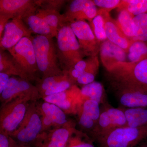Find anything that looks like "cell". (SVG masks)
<instances>
[{"mask_svg": "<svg viewBox=\"0 0 147 147\" xmlns=\"http://www.w3.org/2000/svg\"><path fill=\"white\" fill-rule=\"evenodd\" d=\"M115 88H129L147 91V59L139 62H122L108 71Z\"/></svg>", "mask_w": 147, "mask_h": 147, "instance_id": "obj_1", "label": "cell"}, {"mask_svg": "<svg viewBox=\"0 0 147 147\" xmlns=\"http://www.w3.org/2000/svg\"><path fill=\"white\" fill-rule=\"evenodd\" d=\"M32 41L37 65L43 79L64 74L65 71L62 70L58 65L57 47L53 38L37 35L32 38Z\"/></svg>", "mask_w": 147, "mask_h": 147, "instance_id": "obj_2", "label": "cell"}, {"mask_svg": "<svg viewBox=\"0 0 147 147\" xmlns=\"http://www.w3.org/2000/svg\"><path fill=\"white\" fill-rule=\"evenodd\" d=\"M58 61L63 71H67L83 60L82 53L77 38L69 25L62 27L57 35Z\"/></svg>", "mask_w": 147, "mask_h": 147, "instance_id": "obj_3", "label": "cell"}, {"mask_svg": "<svg viewBox=\"0 0 147 147\" xmlns=\"http://www.w3.org/2000/svg\"><path fill=\"white\" fill-rule=\"evenodd\" d=\"M147 139V125L115 129L96 139L99 147H135Z\"/></svg>", "mask_w": 147, "mask_h": 147, "instance_id": "obj_4", "label": "cell"}, {"mask_svg": "<svg viewBox=\"0 0 147 147\" xmlns=\"http://www.w3.org/2000/svg\"><path fill=\"white\" fill-rule=\"evenodd\" d=\"M31 96L17 97L3 103L0 111V132L10 136L17 129L25 117Z\"/></svg>", "mask_w": 147, "mask_h": 147, "instance_id": "obj_5", "label": "cell"}, {"mask_svg": "<svg viewBox=\"0 0 147 147\" xmlns=\"http://www.w3.org/2000/svg\"><path fill=\"white\" fill-rule=\"evenodd\" d=\"M42 122L34 102L29 105L25 117L10 137L28 147L32 144L42 132Z\"/></svg>", "mask_w": 147, "mask_h": 147, "instance_id": "obj_6", "label": "cell"}, {"mask_svg": "<svg viewBox=\"0 0 147 147\" xmlns=\"http://www.w3.org/2000/svg\"><path fill=\"white\" fill-rule=\"evenodd\" d=\"M32 38H23L15 46L7 50L28 81L34 79L39 71Z\"/></svg>", "mask_w": 147, "mask_h": 147, "instance_id": "obj_7", "label": "cell"}, {"mask_svg": "<svg viewBox=\"0 0 147 147\" xmlns=\"http://www.w3.org/2000/svg\"><path fill=\"white\" fill-rule=\"evenodd\" d=\"M126 126L123 109L107 107L101 110L99 119L92 132L93 137L95 140L115 129Z\"/></svg>", "mask_w": 147, "mask_h": 147, "instance_id": "obj_8", "label": "cell"}, {"mask_svg": "<svg viewBox=\"0 0 147 147\" xmlns=\"http://www.w3.org/2000/svg\"><path fill=\"white\" fill-rule=\"evenodd\" d=\"M84 56H97L100 52V42L96 37L90 26L86 21H75L70 24Z\"/></svg>", "mask_w": 147, "mask_h": 147, "instance_id": "obj_9", "label": "cell"}, {"mask_svg": "<svg viewBox=\"0 0 147 147\" xmlns=\"http://www.w3.org/2000/svg\"><path fill=\"white\" fill-rule=\"evenodd\" d=\"M32 32L22 19H11L6 25L2 36L0 38L1 50L5 51L13 47L23 38H32Z\"/></svg>", "mask_w": 147, "mask_h": 147, "instance_id": "obj_10", "label": "cell"}, {"mask_svg": "<svg viewBox=\"0 0 147 147\" xmlns=\"http://www.w3.org/2000/svg\"><path fill=\"white\" fill-rule=\"evenodd\" d=\"M75 131L73 125L68 123L48 133L41 132L32 145L34 147H66L69 138Z\"/></svg>", "mask_w": 147, "mask_h": 147, "instance_id": "obj_11", "label": "cell"}, {"mask_svg": "<svg viewBox=\"0 0 147 147\" xmlns=\"http://www.w3.org/2000/svg\"><path fill=\"white\" fill-rule=\"evenodd\" d=\"M39 95L37 87L29 81L11 77L5 89L1 94V100L5 103L16 98L25 96H31L35 100Z\"/></svg>", "mask_w": 147, "mask_h": 147, "instance_id": "obj_12", "label": "cell"}, {"mask_svg": "<svg viewBox=\"0 0 147 147\" xmlns=\"http://www.w3.org/2000/svg\"><path fill=\"white\" fill-rule=\"evenodd\" d=\"M37 6L32 0H0V14L10 17L11 19L24 20L36 14Z\"/></svg>", "mask_w": 147, "mask_h": 147, "instance_id": "obj_13", "label": "cell"}, {"mask_svg": "<svg viewBox=\"0 0 147 147\" xmlns=\"http://www.w3.org/2000/svg\"><path fill=\"white\" fill-rule=\"evenodd\" d=\"M98 11L93 1L74 0L70 3L63 15L66 23L69 22L71 24L75 21L86 20L91 22L97 15Z\"/></svg>", "mask_w": 147, "mask_h": 147, "instance_id": "obj_14", "label": "cell"}, {"mask_svg": "<svg viewBox=\"0 0 147 147\" xmlns=\"http://www.w3.org/2000/svg\"><path fill=\"white\" fill-rule=\"evenodd\" d=\"M99 54L101 62L108 72L121 63L127 61L125 50L108 39L101 42Z\"/></svg>", "mask_w": 147, "mask_h": 147, "instance_id": "obj_15", "label": "cell"}, {"mask_svg": "<svg viewBox=\"0 0 147 147\" xmlns=\"http://www.w3.org/2000/svg\"><path fill=\"white\" fill-rule=\"evenodd\" d=\"M105 21V33L107 39L125 50L127 53L131 43V40L125 36L119 26L117 21L110 16V11L102 9L98 10Z\"/></svg>", "mask_w": 147, "mask_h": 147, "instance_id": "obj_16", "label": "cell"}, {"mask_svg": "<svg viewBox=\"0 0 147 147\" xmlns=\"http://www.w3.org/2000/svg\"><path fill=\"white\" fill-rule=\"evenodd\" d=\"M119 103L126 108H147V91L129 88H116Z\"/></svg>", "mask_w": 147, "mask_h": 147, "instance_id": "obj_17", "label": "cell"}, {"mask_svg": "<svg viewBox=\"0 0 147 147\" xmlns=\"http://www.w3.org/2000/svg\"><path fill=\"white\" fill-rule=\"evenodd\" d=\"M36 14L45 20L50 26L54 37H57L59 30L66 23L63 14H61L59 11L55 9H39Z\"/></svg>", "mask_w": 147, "mask_h": 147, "instance_id": "obj_18", "label": "cell"}, {"mask_svg": "<svg viewBox=\"0 0 147 147\" xmlns=\"http://www.w3.org/2000/svg\"><path fill=\"white\" fill-rule=\"evenodd\" d=\"M123 110L127 127H138L147 125V108H126Z\"/></svg>", "mask_w": 147, "mask_h": 147, "instance_id": "obj_19", "label": "cell"}, {"mask_svg": "<svg viewBox=\"0 0 147 147\" xmlns=\"http://www.w3.org/2000/svg\"><path fill=\"white\" fill-rule=\"evenodd\" d=\"M0 72L7 74L9 76H18L28 81L10 53L8 54L4 50L0 51Z\"/></svg>", "mask_w": 147, "mask_h": 147, "instance_id": "obj_20", "label": "cell"}, {"mask_svg": "<svg viewBox=\"0 0 147 147\" xmlns=\"http://www.w3.org/2000/svg\"><path fill=\"white\" fill-rule=\"evenodd\" d=\"M81 92L84 101L90 99L96 101L100 105L103 103L104 88L100 82H94L85 85L81 89Z\"/></svg>", "mask_w": 147, "mask_h": 147, "instance_id": "obj_21", "label": "cell"}, {"mask_svg": "<svg viewBox=\"0 0 147 147\" xmlns=\"http://www.w3.org/2000/svg\"><path fill=\"white\" fill-rule=\"evenodd\" d=\"M23 21L28 24L32 32L40 35L54 37L53 31L50 26L45 20L37 16L36 14L28 16Z\"/></svg>", "mask_w": 147, "mask_h": 147, "instance_id": "obj_22", "label": "cell"}, {"mask_svg": "<svg viewBox=\"0 0 147 147\" xmlns=\"http://www.w3.org/2000/svg\"><path fill=\"white\" fill-rule=\"evenodd\" d=\"M127 61L132 63L139 62L147 59V43L134 40L127 53Z\"/></svg>", "mask_w": 147, "mask_h": 147, "instance_id": "obj_23", "label": "cell"}, {"mask_svg": "<svg viewBox=\"0 0 147 147\" xmlns=\"http://www.w3.org/2000/svg\"><path fill=\"white\" fill-rule=\"evenodd\" d=\"M134 15L127 10L122 9L119 11L117 24L124 34L131 40H134L133 19Z\"/></svg>", "mask_w": 147, "mask_h": 147, "instance_id": "obj_24", "label": "cell"}, {"mask_svg": "<svg viewBox=\"0 0 147 147\" xmlns=\"http://www.w3.org/2000/svg\"><path fill=\"white\" fill-rule=\"evenodd\" d=\"M133 26L134 40L147 43V13L134 16Z\"/></svg>", "mask_w": 147, "mask_h": 147, "instance_id": "obj_25", "label": "cell"}, {"mask_svg": "<svg viewBox=\"0 0 147 147\" xmlns=\"http://www.w3.org/2000/svg\"><path fill=\"white\" fill-rule=\"evenodd\" d=\"M118 8L119 11L127 10L134 16L147 13V0H122Z\"/></svg>", "mask_w": 147, "mask_h": 147, "instance_id": "obj_26", "label": "cell"}, {"mask_svg": "<svg viewBox=\"0 0 147 147\" xmlns=\"http://www.w3.org/2000/svg\"><path fill=\"white\" fill-rule=\"evenodd\" d=\"M90 23V26L96 38L101 42L106 40L107 38L105 31V21L98 11L97 15Z\"/></svg>", "mask_w": 147, "mask_h": 147, "instance_id": "obj_27", "label": "cell"}, {"mask_svg": "<svg viewBox=\"0 0 147 147\" xmlns=\"http://www.w3.org/2000/svg\"><path fill=\"white\" fill-rule=\"evenodd\" d=\"M80 108L97 124L101 112L100 104L98 102L90 99L85 100L80 106Z\"/></svg>", "mask_w": 147, "mask_h": 147, "instance_id": "obj_28", "label": "cell"}, {"mask_svg": "<svg viewBox=\"0 0 147 147\" xmlns=\"http://www.w3.org/2000/svg\"><path fill=\"white\" fill-rule=\"evenodd\" d=\"M65 71V73L63 75L50 76L42 79V81L38 84V86L36 87L39 94L42 96L45 91L59 82L69 79L71 80L67 71Z\"/></svg>", "mask_w": 147, "mask_h": 147, "instance_id": "obj_29", "label": "cell"}, {"mask_svg": "<svg viewBox=\"0 0 147 147\" xmlns=\"http://www.w3.org/2000/svg\"><path fill=\"white\" fill-rule=\"evenodd\" d=\"M73 134L69 138L66 147H95L92 141L85 138L84 134L77 131L74 136Z\"/></svg>", "mask_w": 147, "mask_h": 147, "instance_id": "obj_30", "label": "cell"}, {"mask_svg": "<svg viewBox=\"0 0 147 147\" xmlns=\"http://www.w3.org/2000/svg\"><path fill=\"white\" fill-rule=\"evenodd\" d=\"M50 111L54 126H63L68 123L65 113L57 106L50 103Z\"/></svg>", "mask_w": 147, "mask_h": 147, "instance_id": "obj_31", "label": "cell"}, {"mask_svg": "<svg viewBox=\"0 0 147 147\" xmlns=\"http://www.w3.org/2000/svg\"><path fill=\"white\" fill-rule=\"evenodd\" d=\"M40 111L42 115L41 119L42 132L54 125L50 111V103L47 102H43L40 107Z\"/></svg>", "mask_w": 147, "mask_h": 147, "instance_id": "obj_32", "label": "cell"}, {"mask_svg": "<svg viewBox=\"0 0 147 147\" xmlns=\"http://www.w3.org/2000/svg\"><path fill=\"white\" fill-rule=\"evenodd\" d=\"M74 85V84L70 79L59 82L45 91L41 96L43 98L45 96L64 91L69 89Z\"/></svg>", "mask_w": 147, "mask_h": 147, "instance_id": "obj_33", "label": "cell"}, {"mask_svg": "<svg viewBox=\"0 0 147 147\" xmlns=\"http://www.w3.org/2000/svg\"><path fill=\"white\" fill-rule=\"evenodd\" d=\"M77 114L79 115V123L80 125L85 129L92 130V132H93L96 126V123L84 113L80 108Z\"/></svg>", "mask_w": 147, "mask_h": 147, "instance_id": "obj_34", "label": "cell"}, {"mask_svg": "<svg viewBox=\"0 0 147 147\" xmlns=\"http://www.w3.org/2000/svg\"><path fill=\"white\" fill-rule=\"evenodd\" d=\"M96 7L110 11L112 9L118 8L120 4L121 0H94Z\"/></svg>", "mask_w": 147, "mask_h": 147, "instance_id": "obj_35", "label": "cell"}, {"mask_svg": "<svg viewBox=\"0 0 147 147\" xmlns=\"http://www.w3.org/2000/svg\"><path fill=\"white\" fill-rule=\"evenodd\" d=\"M37 6H40L42 9H55L59 11L64 3V1H35Z\"/></svg>", "mask_w": 147, "mask_h": 147, "instance_id": "obj_36", "label": "cell"}, {"mask_svg": "<svg viewBox=\"0 0 147 147\" xmlns=\"http://www.w3.org/2000/svg\"><path fill=\"white\" fill-rule=\"evenodd\" d=\"M95 74L88 72H85L76 80V83L81 85H88L94 82Z\"/></svg>", "mask_w": 147, "mask_h": 147, "instance_id": "obj_37", "label": "cell"}, {"mask_svg": "<svg viewBox=\"0 0 147 147\" xmlns=\"http://www.w3.org/2000/svg\"><path fill=\"white\" fill-rule=\"evenodd\" d=\"M9 75L3 72H0V93L3 91L10 79Z\"/></svg>", "mask_w": 147, "mask_h": 147, "instance_id": "obj_38", "label": "cell"}, {"mask_svg": "<svg viewBox=\"0 0 147 147\" xmlns=\"http://www.w3.org/2000/svg\"><path fill=\"white\" fill-rule=\"evenodd\" d=\"M10 20L9 16L0 14V38L2 36L6 25Z\"/></svg>", "mask_w": 147, "mask_h": 147, "instance_id": "obj_39", "label": "cell"}, {"mask_svg": "<svg viewBox=\"0 0 147 147\" xmlns=\"http://www.w3.org/2000/svg\"><path fill=\"white\" fill-rule=\"evenodd\" d=\"M0 147H9V136L0 132Z\"/></svg>", "mask_w": 147, "mask_h": 147, "instance_id": "obj_40", "label": "cell"}, {"mask_svg": "<svg viewBox=\"0 0 147 147\" xmlns=\"http://www.w3.org/2000/svg\"><path fill=\"white\" fill-rule=\"evenodd\" d=\"M9 147H28L19 144L10 136H9Z\"/></svg>", "mask_w": 147, "mask_h": 147, "instance_id": "obj_41", "label": "cell"}, {"mask_svg": "<svg viewBox=\"0 0 147 147\" xmlns=\"http://www.w3.org/2000/svg\"><path fill=\"white\" fill-rule=\"evenodd\" d=\"M135 147H147V143H144L143 144H140L137 146Z\"/></svg>", "mask_w": 147, "mask_h": 147, "instance_id": "obj_42", "label": "cell"}]
</instances>
